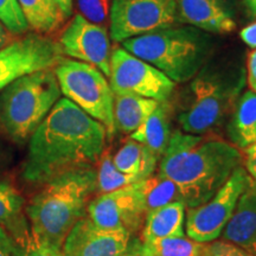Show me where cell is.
Listing matches in <instances>:
<instances>
[{
  "instance_id": "836d02e7",
  "label": "cell",
  "mask_w": 256,
  "mask_h": 256,
  "mask_svg": "<svg viewBox=\"0 0 256 256\" xmlns=\"http://www.w3.org/2000/svg\"><path fill=\"white\" fill-rule=\"evenodd\" d=\"M240 37L252 49L256 48V20L252 22L240 32Z\"/></svg>"
},
{
  "instance_id": "30bf717a",
  "label": "cell",
  "mask_w": 256,
  "mask_h": 256,
  "mask_svg": "<svg viewBox=\"0 0 256 256\" xmlns=\"http://www.w3.org/2000/svg\"><path fill=\"white\" fill-rule=\"evenodd\" d=\"M177 24V0H112L110 37L115 43Z\"/></svg>"
},
{
  "instance_id": "cb8c5ba5",
  "label": "cell",
  "mask_w": 256,
  "mask_h": 256,
  "mask_svg": "<svg viewBox=\"0 0 256 256\" xmlns=\"http://www.w3.org/2000/svg\"><path fill=\"white\" fill-rule=\"evenodd\" d=\"M138 185L145 200L147 214L174 202H182L177 185L160 174H153L144 180L138 182Z\"/></svg>"
},
{
  "instance_id": "8fae6325",
  "label": "cell",
  "mask_w": 256,
  "mask_h": 256,
  "mask_svg": "<svg viewBox=\"0 0 256 256\" xmlns=\"http://www.w3.org/2000/svg\"><path fill=\"white\" fill-rule=\"evenodd\" d=\"M63 58L58 42L46 34H25L0 50V90L30 74L55 68Z\"/></svg>"
},
{
  "instance_id": "277c9868",
  "label": "cell",
  "mask_w": 256,
  "mask_h": 256,
  "mask_svg": "<svg viewBox=\"0 0 256 256\" xmlns=\"http://www.w3.org/2000/svg\"><path fill=\"white\" fill-rule=\"evenodd\" d=\"M96 192L95 166L69 170L50 179L26 208L32 236L62 249L72 226L87 216L88 204Z\"/></svg>"
},
{
  "instance_id": "5b68a950",
  "label": "cell",
  "mask_w": 256,
  "mask_h": 256,
  "mask_svg": "<svg viewBox=\"0 0 256 256\" xmlns=\"http://www.w3.org/2000/svg\"><path fill=\"white\" fill-rule=\"evenodd\" d=\"M121 48L183 84L211 58L214 42L208 32L177 24L124 40Z\"/></svg>"
},
{
  "instance_id": "f546056e",
  "label": "cell",
  "mask_w": 256,
  "mask_h": 256,
  "mask_svg": "<svg viewBox=\"0 0 256 256\" xmlns=\"http://www.w3.org/2000/svg\"><path fill=\"white\" fill-rule=\"evenodd\" d=\"M208 255L209 256H254L243 249L236 247L232 243L220 241H214L208 243Z\"/></svg>"
},
{
  "instance_id": "7a4b0ae2",
  "label": "cell",
  "mask_w": 256,
  "mask_h": 256,
  "mask_svg": "<svg viewBox=\"0 0 256 256\" xmlns=\"http://www.w3.org/2000/svg\"><path fill=\"white\" fill-rule=\"evenodd\" d=\"M158 174L171 179L188 209L210 200L238 166L243 154L232 144L214 134L172 132L159 160Z\"/></svg>"
},
{
  "instance_id": "2e32d148",
  "label": "cell",
  "mask_w": 256,
  "mask_h": 256,
  "mask_svg": "<svg viewBox=\"0 0 256 256\" xmlns=\"http://www.w3.org/2000/svg\"><path fill=\"white\" fill-rule=\"evenodd\" d=\"M220 236L222 241L232 243L256 256V184L254 182L241 194Z\"/></svg>"
},
{
  "instance_id": "f1b7e54d",
  "label": "cell",
  "mask_w": 256,
  "mask_h": 256,
  "mask_svg": "<svg viewBox=\"0 0 256 256\" xmlns=\"http://www.w3.org/2000/svg\"><path fill=\"white\" fill-rule=\"evenodd\" d=\"M16 243V242H14ZM14 256H64L62 249L38 241L31 236L26 242L14 246Z\"/></svg>"
},
{
  "instance_id": "d4e9b609",
  "label": "cell",
  "mask_w": 256,
  "mask_h": 256,
  "mask_svg": "<svg viewBox=\"0 0 256 256\" xmlns=\"http://www.w3.org/2000/svg\"><path fill=\"white\" fill-rule=\"evenodd\" d=\"M142 242V256H209L208 243L188 238H156Z\"/></svg>"
},
{
  "instance_id": "4316f807",
  "label": "cell",
  "mask_w": 256,
  "mask_h": 256,
  "mask_svg": "<svg viewBox=\"0 0 256 256\" xmlns=\"http://www.w3.org/2000/svg\"><path fill=\"white\" fill-rule=\"evenodd\" d=\"M0 23L14 34H26L28 24L18 0H0Z\"/></svg>"
},
{
  "instance_id": "d6986e66",
  "label": "cell",
  "mask_w": 256,
  "mask_h": 256,
  "mask_svg": "<svg viewBox=\"0 0 256 256\" xmlns=\"http://www.w3.org/2000/svg\"><path fill=\"white\" fill-rule=\"evenodd\" d=\"M24 198L6 182H0V226L10 234L17 244L31 238L28 220L24 212Z\"/></svg>"
},
{
  "instance_id": "5bb4252c",
  "label": "cell",
  "mask_w": 256,
  "mask_h": 256,
  "mask_svg": "<svg viewBox=\"0 0 256 256\" xmlns=\"http://www.w3.org/2000/svg\"><path fill=\"white\" fill-rule=\"evenodd\" d=\"M130 236L101 228L88 216L78 220L64 240V256H120L127 250Z\"/></svg>"
},
{
  "instance_id": "d590c367",
  "label": "cell",
  "mask_w": 256,
  "mask_h": 256,
  "mask_svg": "<svg viewBox=\"0 0 256 256\" xmlns=\"http://www.w3.org/2000/svg\"><path fill=\"white\" fill-rule=\"evenodd\" d=\"M57 5L60 6V8L62 10L63 14L66 18H69L72 14V8H74V0H54Z\"/></svg>"
},
{
  "instance_id": "ac0fdd59",
  "label": "cell",
  "mask_w": 256,
  "mask_h": 256,
  "mask_svg": "<svg viewBox=\"0 0 256 256\" xmlns=\"http://www.w3.org/2000/svg\"><path fill=\"white\" fill-rule=\"evenodd\" d=\"M185 204L174 202L150 211L144 222L142 241L185 236Z\"/></svg>"
},
{
  "instance_id": "9a60e30c",
  "label": "cell",
  "mask_w": 256,
  "mask_h": 256,
  "mask_svg": "<svg viewBox=\"0 0 256 256\" xmlns=\"http://www.w3.org/2000/svg\"><path fill=\"white\" fill-rule=\"evenodd\" d=\"M178 23L208 34H226L238 28L230 0H177Z\"/></svg>"
},
{
  "instance_id": "484cf974",
  "label": "cell",
  "mask_w": 256,
  "mask_h": 256,
  "mask_svg": "<svg viewBox=\"0 0 256 256\" xmlns=\"http://www.w3.org/2000/svg\"><path fill=\"white\" fill-rule=\"evenodd\" d=\"M98 162V168H96V185H98V192L100 194L119 190V188L140 182L136 176L122 174L115 168L110 153L104 151Z\"/></svg>"
},
{
  "instance_id": "ffe728a7",
  "label": "cell",
  "mask_w": 256,
  "mask_h": 256,
  "mask_svg": "<svg viewBox=\"0 0 256 256\" xmlns=\"http://www.w3.org/2000/svg\"><path fill=\"white\" fill-rule=\"evenodd\" d=\"M226 134L234 146L244 150L256 142V92L248 90L236 102L226 124Z\"/></svg>"
},
{
  "instance_id": "7c38bea8",
  "label": "cell",
  "mask_w": 256,
  "mask_h": 256,
  "mask_svg": "<svg viewBox=\"0 0 256 256\" xmlns=\"http://www.w3.org/2000/svg\"><path fill=\"white\" fill-rule=\"evenodd\" d=\"M146 215L145 200L138 183L100 194L87 208V216L98 226L130 238L142 229Z\"/></svg>"
},
{
  "instance_id": "1f68e13d",
  "label": "cell",
  "mask_w": 256,
  "mask_h": 256,
  "mask_svg": "<svg viewBox=\"0 0 256 256\" xmlns=\"http://www.w3.org/2000/svg\"><path fill=\"white\" fill-rule=\"evenodd\" d=\"M247 83L250 90L256 92V48L249 52L247 58Z\"/></svg>"
},
{
  "instance_id": "44dd1931",
  "label": "cell",
  "mask_w": 256,
  "mask_h": 256,
  "mask_svg": "<svg viewBox=\"0 0 256 256\" xmlns=\"http://www.w3.org/2000/svg\"><path fill=\"white\" fill-rule=\"evenodd\" d=\"M160 102L134 95L114 94L115 132L132 134L147 120Z\"/></svg>"
},
{
  "instance_id": "74e56055",
  "label": "cell",
  "mask_w": 256,
  "mask_h": 256,
  "mask_svg": "<svg viewBox=\"0 0 256 256\" xmlns=\"http://www.w3.org/2000/svg\"><path fill=\"white\" fill-rule=\"evenodd\" d=\"M246 10L252 17H256V0H242Z\"/></svg>"
},
{
  "instance_id": "7402d4cb",
  "label": "cell",
  "mask_w": 256,
  "mask_h": 256,
  "mask_svg": "<svg viewBox=\"0 0 256 256\" xmlns=\"http://www.w3.org/2000/svg\"><path fill=\"white\" fill-rule=\"evenodd\" d=\"M112 160L120 172L136 176L140 180L154 174L159 162L145 145L130 138L112 156Z\"/></svg>"
},
{
  "instance_id": "52a82bcc",
  "label": "cell",
  "mask_w": 256,
  "mask_h": 256,
  "mask_svg": "<svg viewBox=\"0 0 256 256\" xmlns=\"http://www.w3.org/2000/svg\"><path fill=\"white\" fill-rule=\"evenodd\" d=\"M54 72L60 92L89 116L104 124L108 138L113 136L114 92L104 74L92 64L64 57Z\"/></svg>"
},
{
  "instance_id": "e0dca14e",
  "label": "cell",
  "mask_w": 256,
  "mask_h": 256,
  "mask_svg": "<svg viewBox=\"0 0 256 256\" xmlns=\"http://www.w3.org/2000/svg\"><path fill=\"white\" fill-rule=\"evenodd\" d=\"M174 115V100L160 102L156 110L136 132L130 134V139L142 142L151 151L158 160L162 159L168 148L172 130V119Z\"/></svg>"
},
{
  "instance_id": "ba28073f",
  "label": "cell",
  "mask_w": 256,
  "mask_h": 256,
  "mask_svg": "<svg viewBox=\"0 0 256 256\" xmlns=\"http://www.w3.org/2000/svg\"><path fill=\"white\" fill-rule=\"evenodd\" d=\"M252 182L244 166H238L210 200L188 209L185 215L188 238L200 243L216 241L229 222L240 197Z\"/></svg>"
},
{
  "instance_id": "3957f363",
  "label": "cell",
  "mask_w": 256,
  "mask_h": 256,
  "mask_svg": "<svg viewBox=\"0 0 256 256\" xmlns=\"http://www.w3.org/2000/svg\"><path fill=\"white\" fill-rule=\"evenodd\" d=\"M244 82L241 68L210 58L174 101L182 132L214 134L229 119Z\"/></svg>"
},
{
  "instance_id": "6da1fadb",
  "label": "cell",
  "mask_w": 256,
  "mask_h": 256,
  "mask_svg": "<svg viewBox=\"0 0 256 256\" xmlns=\"http://www.w3.org/2000/svg\"><path fill=\"white\" fill-rule=\"evenodd\" d=\"M107 139L104 124L66 98H60L30 138L24 179L43 185L69 170L95 166Z\"/></svg>"
},
{
  "instance_id": "8992f818",
  "label": "cell",
  "mask_w": 256,
  "mask_h": 256,
  "mask_svg": "<svg viewBox=\"0 0 256 256\" xmlns=\"http://www.w3.org/2000/svg\"><path fill=\"white\" fill-rule=\"evenodd\" d=\"M60 94L52 69L16 80L0 92V127L14 142H25L50 113Z\"/></svg>"
},
{
  "instance_id": "83f0119b",
  "label": "cell",
  "mask_w": 256,
  "mask_h": 256,
  "mask_svg": "<svg viewBox=\"0 0 256 256\" xmlns=\"http://www.w3.org/2000/svg\"><path fill=\"white\" fill-rule=\"evenodd\" d=\"M78 14L92 24L106 28L110 22L112 0H75Z\"/></svg>"
},
{
  "instance_id": "e575fe53",
  "label": "cell",
  "mask_w": 256,
  "mask_h": 256,
  "mask_svg": "<svg viewBox=\"0 0 256 256\" xmlns=\"http://www.w3.org/2000/svg\"><path fill=\"white\" fill-rule=\"evenodd\" d=\"M120 256H142V242L140 238H132L127 250Z\"/></svg>"
},
{
  "instance_id": "d6a6232c",
  "label": "cell",
  "mask_w": 256,
  "mask_h": 256,
  "mask_svg": "<svg viewBox=\"0 0 256 256\" xmlns=\"http://www.w3.org/2000/svg\"><path fill=\"white\" fill-rule=\"evenodd\" d=\"M16 243L6 230L0 226V256H14Z\"/></svg>"
},
{
  "instance_id": "9c48e42d",
  "label": "cell",
  "mask_w": 256,
  "mask_h": 256,
  "mask_svg": "<svg viewBox=\"0 0 256 256\" xmlns=\"http://www.w3.org/2000/svg\"><path fill=\"white\" fill-rule=\"evenodd\" d=\"M176 84L152 64L122 48L112 50L110 86L114 94L142 96L164 102L172 98Z\"/></svg>"
},
{
  "instance_id": "4dcf8cb0",
  "label": "cell",
  "mask_w": 256,
  "mask_h": 256,
  "mask_svg": "<svg viewBox=\"0 0 256 256\" xmlns=\"http://www.w3.org/2000/svg\"><path fill=\"white\" fill-rule=\"evenodd\" d=\"M243 162H244V168L247 170L252 180L256 184V142L244 148Z\"/></svg>"
},
{
  "instance_id": "603a6c76",
  "label": "cell",
  "mask_w": 256,
  "mask_h": 256,
  "mask_svg": "<svg viewBox=\"0 0 256 256\" xmlns=\"http://www.w3.org/2000/svg\"><path fill=\"white\" fill-rule=\"evenodd\" d=\"M28 28L37 34H55L66 17L54 0H18Z\"/></svg>"
},
{
  "instance_id": "4fadbf2b",
  "label": "cell",
  "mask_w": 256,
  "mask_h": 256,
  "mask_svg": "<svg viewBox=\"0 0 256 256\" xmlns=\"http://www.w3.org/2000/svg\"><path fill=\"white\" fill-rule=\"evenodd\" d=\"M63 55L92 64L104 76L110 74V40L107 28L75 14L60 36Z\"/></svg>"
},
{
  "instance_id": "8d00e7d4",
  "label": "cell",
  "mask_w": 256,
  "mask_h": 256,
  "mask_svg": "<svg viewBox=\"0 0 256 256\" xmlns=\"http://www.w3.org/2000/svg\"><path fill=\"white\" fill-rule=\"evenodd\" d=\"M10 42V32L4 25L0 23V50L5 48Z\"/></svg>"
}]
</instances>
